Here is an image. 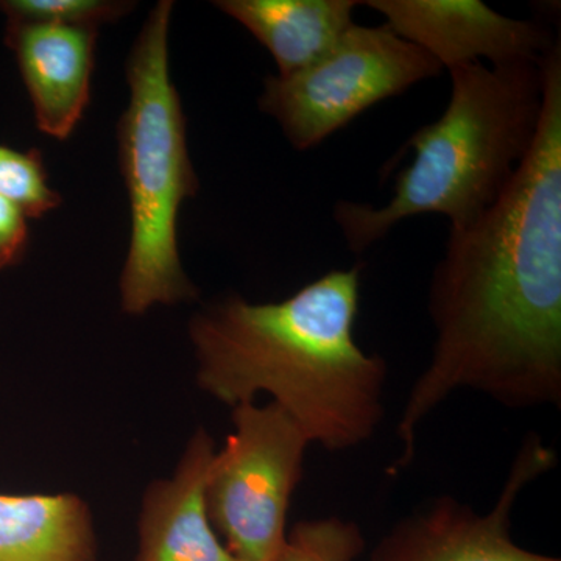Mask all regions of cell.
I'll use <instances>...</instances> for the list:
<instances>
[{
    "label": "cell",
    "instance_id": "cell-13",
    "mask_svg": "<svg viewBox=\"0 0 561 561\" xmlns=\"http://www.w3.org/2000/svg\"><path fill=\"white\" fill-rule=\"evenodd\" d=\"M359 524L341 516L301 519L287 530L275 561H354L365 551Z\"/></svg>",
    "mask_w": 561,
    "mask_h": 561
},
{
    "label": "cell",
    "instance_id": "cell-11",
    "mask_svg": "<svg viewBox=\"0 0 561 561\" xmlns=\"http://www.w3.org/2000/svg\"><path fill=\"white\" fill-rule=\"evenodd\" d=\"M356 0H217L214 7L238 21L265 47L278 76L308 68L353 27Z\"/></svg>",
    "mask_w": 561,
    "mask_h": 561
},
{
    "label": "cell",
    "instance_id": "cell-12",
    "mask_svg": "<svg viewBox=\"0 0 561 561\" xmlns=\"http://www.w3.org/2000/svg\"><path fill=\"white\" fill-rule=\"evenodd\" d=\"M88 502L73 493H0V561H98Z\"/></svg>",
    "mask_w": 561,
    "mask_h": 561
},
{
    "label": "cell",
    "instance_id": "cell-16",
    "mask_svg": "<svg viewBox=\"0 0 561 561\" xmlns=\"http://www.w3.org/2000/svg\"><path fill=\"white\" fill-rule=\"evenodd\" d=\"M27 219L14 203L0 197V272L24 260L31 242Z\"/></svg>",
    "mask_w": 561,
    "mask_h": 561
},
{
    "label": "cell",
    "instance_id": "cell-15",
    "mask_svg": "<svg viewBox=\"0 0 561 561\" xmlns=\"http://www.w3.org/2000/svg\"><path fill=\"white\" fill-rule=\"evenodd\" d=\"M127 0H2L7 22L68 25L94 28L119 21L135 9Z\"/></svg>",
    "mask_w": 561,
    "mask_h": 561
},
{
    "label": "cell",
    "instance_id": "cell-1",
    "mask_svg": "<svg viewBox=\"0 0 561 561\" xmlns=\"http://www.w3.org/2000/svg\"><path fill=\"white\" fill-rule=\"evenodd\" d=\"M542 111L522 168L479 219L449 230L432 272L431 359L397 424L390 476L424 421L460 390L512 411L561 408V44L541 61Z\"/></svg>",
    "mask_w": 561,
    "mask_h": 561
},
{
    "label": "cell",
    "instance_id": "cell-6",
    "mask_svg": "<svg viewBox=\"0 0 561 561\" xmlns=\"http://www.w3.org/2000/svg\"><path fill=\"white\" fill-rule=\"evenodd\" d=\"M431 55L386 24H354L328 54L290 76L264 81L260 108L297 150L320 146L376 103L442 72Z\"/></svg>",
    "mask_w": 561,
    "mask_h": 561
},
{
    "label": "cell",
    "instance_id": "cell-9",
    "mask_svg": "<svg viewBox=\"0 0 561 561\" xmlns=\"http://www.w3.org/2000/svg\"><path fill=\"white\" fill-rule=\"evenodd\" d=\"M98 32L68 25L7 22L39 131L68 139L91 101Z\"/></svg>",
    "mask_w": 561,
    "mask_h": 561
},
{
    "label": "cell",
    "instance_id": "cell-5",
    "mask_svg": "<svg viewBox=\"0 0 561 561\" xmlns=\"http://www.w3.org/2000/svg\"><path fill=\"white\" fill-rule=\"evenodd\" d=\"M232 432L206 478V511L238 561H275L311 442L275 402L231 409Z\"/></svg>",
    "mask_w": 561,
    "mask_h": 561
},
{
    "label": "cell",
    "instance_id": "cell-7",
    "mask_svg": "<svg viewBox=\"0 0 561 561\" xmlns=\"http://www.w3.org/2000/svg\"><path fill=\"white\" fill-rule=\"evenodd\" d=\"M556 461L540 435L527 434L489 512L442 494L394 524L373 549L371 561H561L524 549L512 537L513 511L524 490Z\"/></svg>",
    "mask_w": 561,
    "mask_h": 561
},
{
    "label": "cell",
    "instance_id": "cell-8",
    "mask_svg": "<svg viewBox=\"0 0 561 561\" xmlns=\"http://www.w3.org/2000/svg\"><path fill=\"white\" fill-rule=\"evenodd\" d=\"M383 24L431 55L442 69L489 60L491 66L541 62L556 46L541 22L502 16L481 0H367Z\"/></svg>",
    "mask_w": 561,
    "mask_h": 561
},
{
    "label": "cell",
    "instance_id": "cell-4",
    "mask_svg": "<svg viewBox=\"0 0 561 561\" xmlns=\"http://www.w3.org/2000/svg\"><path fill=\"white\" fill-rule=\"evenodd\" d=\"M172 0L151 9L127 61L130 101L117 125L121 172L130 205V243L119 280L122 311L194 301L198 289L181 265V205L198 191L186 117L171 76Z\"/></svg>",
    "mask_w": 561,
    "mask_h": 561
},
{
    "label": "cell",
    "instance_id": "cell-3",
    "mask_svg": "<svg viewBox=\"0 0 561 561\" xmlns=\"http://www.w3.org/2000/svg\"><path fill=\"white\" fill-rule=\"evenodd\" d=\"M449 76L448 106L408 140L415 158L398 173L390 202L376 208L343 201L332 209L353 253L421 214H442L449 230L468 227L496 203L526 160L540 127L541 62H471L449 69Z\"/></svg>",
    "mask_w": 561,
    "mask_h": 561
},
{
    "label": "cell",
    "instance_id": "cell-14",
    "mask_svg": "<svg viewBox=\"0 0 561 561\" xmlns=\"http://www.w3.org/2000/svg\"><path fill=\"white\" fill-rule=\"evenodd\" d=\"M0 197L22 209L28 219H39L57 209L60 192L50 187L43 153L20 151L0 144Z\"/></svg>",
    "mask_w": 561,
    "mask_h": 561
},
{
    "label": "cell",
    "instance_id": "cell-10",
    "mask_svg": "<svg viewBox=\"0 0 561 561\" xmlns=\"http://www.w3.org/2000/svg\"><path fill=\"white\" fill-rule=\"evenodd\" d=\"M216 445L205 427L192 434L171 478L144 491L136 561H238L206 511L205 489Z\"/></svg>",
    "mask_w": 561,
    "mask_h": 561
},
{
    "label": "cell",
    "instance_id": "cell-2",
    "mask_svg": "<svg viewBox=\"0 0 561 561\" xmlns=\"http://www.w3.org/2000/svg\"><path fill=\"white\" fill-rule=\"evenodd\" d=\"M360 267L331 271L286 300L250 302L241 295L206 306L190 339L206 394L234 408L271 394L311 445L351 451L386 420L389 368L354 337Z\"/></svg>",
    "mask_w": 561,
    "mask_h": 561
}]
</instances>
